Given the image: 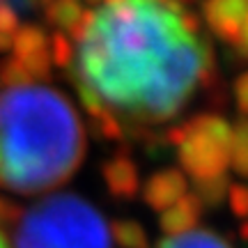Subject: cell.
<instances>
[{"label": "cell", "instance_id": "cell-1", "mask_svg": "<svg viewBox=\"0 0 248 248\" xmlns=\"http://www.w3.org/2000/svg\"><path fill=\"white\" fill-rule=\"evenodd\" d=\"M179 9L175 0H120L94 12L74 64L88 113L163 122L182 110L214 53L184 30Z\"/></svg>", "mask_w": 248, "mask_h": 248}, {"label": "cell", "instance_id": "cell-2", "mask_svg": "<svg viewBox=\"0 0 248 248\" xmlns=\"http://www.w3.org/2000/svg\"><path fill=\"white\" fill-rule=\"evenodd\" d=\"M85 156L76 110L58 90L23 85L0 92V186L39 193L60 186Z\"/></svg>", "mask_w": 248, "mask_h": 248}, {"label": "cell", "instance_id": "cell-3", "mask_svg": "<svg viewBox=\"0 0 248 248\" xmlns=\"http://www.w3.org/2000/svg\"><path fill=\"white\" fill-rule=\"evenodd\" d=\"M110 239L99 209L74 193L32 204L16 228V248H113Z\"/></svg>", "mask_w": 248, "mask_h": 248}, {"label": "cell", "instance_id": "cell-4", "mask_svg": "<svg viewBox=\"0 0 248 248\" xmlns=\"http://www.w3.org/2000/svg\"><path fill=\"white\" fill-rule=\"evenodd\" d=\"M232 126L218 115H195L186 122V138L177 147L179 163L193 182L225 175L230 166Z\"/></svg>", "mask_w": 248, "mask_h": 248}, {"label": "cell", "instance_id": "cell-5", "mask_svg": "<svg viewBox=\"0 0 248 248\" xmlns=\"http://www.w3.org/2000/svg\"><path fill=\"white\" fill-rule=\"evenodd\" d=\"M202 16L214 37L237 48L241 42V26L248 18V0H204Z\"/></svg>", "mask_w": 248, "mask_h": 248}, {"label": "cell", "instance_id": "cell-6", "mask_svg": "<svg viewBox=\"0 0 248 248\" xmlns=\"http://www.w3.org/2000/svg\"><path fill=\"white\" fill-rule=\"evenodd\" d=\"M186 175L179 168H163L147 177L142 186V200L154 212H166L186 195Z\"/></svg>", "mask_w": 248, "mask_h": 248}, {"label": "cell", "instance_id": "cell-7", "mask_svg": "<svg viewBox=\"0 0 248 248\" xmlns=\"http://www.w3.org/2000/svg\"><path fill=\"white\" fill-rule=\"evenodd\" d=\"M101 175H104L108 193L117 198V200H133L142 191L140 170L126 152L108 159L104 163V168H101Z\"/></svg>", "mask_w": 248, "mask_h": 248}, {"label": "cell", "instance_id": "cell-8", "mask_svg": "<svg viewBox=\"0 0 248 248\" xmlns=\"http://www.w3.org/2000/svg\"><path fill=\"white\" fill-rule=\"evenodd\" d=\"M202 212H204V207L200 204V200L193 193L191 195L186 193L182 200H177L170 209H166V212L161 214L159 225L166 237H182L186 232L195 230L198 221L202 218Z\"/></svg>", "mask_w": 248, "mask_h": 248}, {"label": "cell", "instance_id": "cell-9", "mask_svg": "<svg viewBox=\"0 0 248 248\" xmlns=\"http://www.w3.org/2000/svg\"><path fill=\"white\" fill-rule=\"evenodd\" d=\"M14 58L18 60H26L30 55L48 51V35L35 23H28V26H18V30L14 32V44H12Z\"/></svg>", "mask_w": 248, "mask_h": 248}, {"label": "cell", "instance_id": "cell-10", "mask_svg": "<svg viewBox=\"0 0 248 248\" xmlns=\"http://www.w3.org/2000/svg\"><path fill=\"white\" fill-rule=\"evenodd\" d=\"M85 9L78 0H44V16L51 26L69 32L71 28L80 21Z\"/></svg>", "mask_w": 248, "mask_h": 248}, {"label": "cell", "instance_id": "cell-11", "mask_svg": "<svg viewBox=\"0 0 248 248\" xmlns=\"http://www.w3.org/2000/svg\"><path fill=\"white\" fill-rule=\"evenodd\" d=\"M230 177L228 175H218V177H209L202 182H193V195L200 200L204 209H218L230 193Z\"/></svg>", "mask_w": 248, "mask_h": 248}, {"label": "cell", "instance_id": "cell-12", "mask_svg": "<svg viewBox=\"0 0 248 248\" xmlns=\"http://www.w3.org/2000/svg\"><path fill=\"white\" fill-rule=\"evenodd\" d=\"M159 248H232L230 244L209 230H193L182 237H168L159 244Z\"/></svg>", "mask_w": 248, "mask_h": 248}, {"label": "cell", "instance_id": "cell-13", "mask_svg": "<svg viewBox=\"0 0 248 248\" xmlns=\"http://www.w3.org/2000/svg\"><path fill=\"white\" fill-rule=\"evenodd\" d=\"M110 237L122 248H150V237L138 221L124 218L110 225Z\"/></svg>", "mask_w": 248, "mask_h": 248}, {"label": "cell", "instance_id": "cell-14", "mask_svg": "<svg viewBox=\"0 0 248 248\" xmlns=\"http://www.w3.org/2000/svg\"><path fill=\"white\" fill-rule=\"evenodd\" d=\"M230 166L237 175L248 177V120H241L232 126Z\"/></svg>", "mask_w": 248, "mask_h": 248}, {"label": "cell", "instance_id": "cell-15", "mask_svg": "<svg viewBox=\"0 0 248 248\" xmlns=\"http://www.w3.org/2000/svg\"><path fill=\"white\" fill-rule=\"evenodd\" d=\"M23 85H32V76L28 74L23 62L18 58H5L0 62V88L12 90V88H23Z\"/></svg>", "mask_w": 248, "mask_h": 248}, {"label": "cell", "instance_id": "cell-16", "mask_svg": "<svg viewBox=\"0 0 248 248\" xmlns=\"http://www.w3.org/2000/svg\"><path fill=\"white\" fill-rule=\"evenodd\" d=\"M90 126H92L94 136L104 138V140H120V138H124V126L120 124V120L115 115H110L108 110H101V108L90 113Z\"/></svg>", "mask_w": 248, "mask_h": 248}, {"label": "cell", "instance_id": "cell-17", "mask_svg": "<svg viewBox=\"0 0 248 248\" xmlns=\"http://www.w3.org/2000/svg\"><path fill=\"white\" fill-rule=\"evenodd\" d=\"M48 55L51 62L58 67H69L74 60V46H71L69 37H64V32H55L53 37H48Z\"/></svg>", "mask_w": 248, "mask_h": 248}, {"label": "cell", "instance_id": "cell-18", "mask_svg": "<svg viewBox=\"0 0 248 248\" xmlns=\"http://www.w3.org/2000/svg\"><path fill=\"white\" fill-rule=\"evenodd\" d=\"M228 202H230V212L237 218L248 221V184H232Z\"/></svg>", "mask_w": 248, "mask_h": 248}, {"label": "cell", "instance_id": "cell-19", "mask_svg": "<svg viewBox=\"0 0 248 248\" xmlns=\"http://www.w3.org/2000/svg\"><path fill=\"white\" fill-rule=\"evenodd\" d=\"M21 62H23V67L28 69V74L32 76V80L48 76V74H51V64H53L48 51H42V53L30 55V58H26V60H21Z\"/></svg>", "mask_w": 248, "mask_h": 248}, {"label": "cell", "instance_id": "cell-20", "mask_svg": "<svg viewBox=\"0 0 248 248\" xmlns=\"http://www.w3.org/2000/svg\"><path fill=\"white\" fill-rule=\"evenodd\" d=\"M18 30V14L14 7H9L7 2L5 5H0V32H5V35H12Z\"/></svg>", "mask_w": 248, "mask_h": 248}, {"label": "cell", "instance_id": "cell-21", "mask_svg": "<svg viewBox=\"0 0 248 248\" xmlns=\"http://www.w3.org/2000/svg\"><path fill=\"white\" fill-rule=\"evenodd\" d=\"M234 104L241 115H248V71L234 80Z\"/></svg>", "mask_w": 248, "mask_h": 248}, {"label": "cell", "instance_id": "cell-22", "mask_svg": "<svg viewBox=\"0 0 248 248\" xmlns=\"http://www.w3.org/2000/svg\"><path fill=\"white\" fill-rule=\"evenodd\" d=\"M21 216H23V209H21L16 202H12L9 198L0 195V221L16 223V221H21Z\"/></svg>", "mask_w": 248, "mask_h": 248}, {"label": "cell", "instance_id": "cell-23", "mask_svg": "<svg viewBox=\"0 0 248 248\" xmlns=\"http://www.w3.org/2000/svg\"><path fill=\"white\" fill-rule=\"evenodd\" d=\"M234 51H237V55H239L241 60H248V18L244 21V26H241V42Z\"/></svg>", "mask_w": 248, "mask_h": 248}, {"label": "cell", "instance_id": "cell-24", "mask_svg": "<svg viewBox=\"0 0 248 248\" xmlns=\"http://www.w3.org/2000/svg\"><path fill=\"white\" fill-rule=\"evenodd\" d=\"M12 44H14V37L0 32V53H9V51H12Z\"/></svg>", "mask_w": 248, "mask_h": 248}, {"label": "cell", "instance_id": "cell-25", "mask_svg": "<svg viewBox=\"0 0 248 248\" xmlns=\"http://www.w3.org/2000/svg\"><path fill=\"white\" fill-rule=\"evenodd\" d=\"M239 237L244 241H248V221H241V225H239Z\"/></svg>", "mask_w": 248, "mask_h": 248}, {"label": "cell", "instance_id": "cell-26", "mask_svg": "<svg viewBox=\"0 0 248 248\" xmlns=\"http://www.w3.org/2000/svg\"><path fill=\"white\" fill-rule=\"evenodd\" d=\"M177 5H182V7H186V5H195V2H200V0H175Z\"/></svg>", "mask_w": 248, "mask_h": 248}, {"label": "cell", "instance_id": "cell-27", "mask_svg": "<svg viewBox=\"0 0 248 248\" xmlns=\"http://www.w3.org/2000/svg\"><path fill=\"white\" fill-rule=\"evenodd\" d=\"M90 5H99V2H104V0H88Z\"/></svg>", "mask_w": 248, "mask_h": 248}, {"label": "cell", "instance_id": "cell-28", "mask_svg": "<svg viewBox=\"0 0 248 248\" xmlns=\"http://www.w3.org/2000/svg\"><path fill=\"white\" fill-rule=\"evenodd\" d=\"M0 248H7V246H5V239H2V234H0Z\"/></svg>", "mask_w": 248, "mask_h": 248}, {"label": "cell", "instance_id": "cell-29", "mask_svg": "<svg viewBox=\"0 0 248 248\" xmlns=\"http://www.w3.org/2000/svg\"><path fill=\"white\" fill-rule=\"evenodd\" d=\"M106 5H113V2H120V0H104Z\"/></svg>", "mask_w": 248, "mask_h": 248}, {"label": "cell", "instance_id": "cell-30", "mask_svg": "<svg viewBox=\"0 0 248 248\" xmlns=\"http://www.w3.org/2000/svg\"><path fill=\"white\" fill-rule=\"evenodd\" d=\"M159 2H163V5H168V2H172V0H159Z\"/></svg>", "mask_w": 248, "mask_h": 248}]
</instances>
